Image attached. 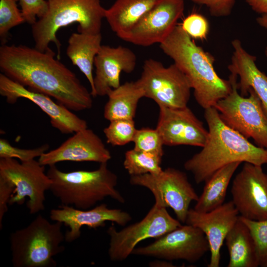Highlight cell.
<instances>
[{
	"instance_id": "obj_39",
	"label": "cell",
	"mask_w": 267,
	"mask_h": 267,
	"mask_svg": "<svg viewBox=\"0 0 267 267\" xmlns=\"http://www.w3.org/2000/svg\"><path fill=\"white\" fill-rule=\"evenodd\" d=\"M256 21L261 27L267 29V14L261 15L256 18Z\"/></svg>"
},
{
	"instance_id": "obj_27",
	"label": "cell",
	"mask_w": 267,
	"mask_h": 267,
	"mask_svg": "<svg viewBox=\"0 0 267 267\" xmlns=\"http://www.w3.org/2000/svg\"><path fill=\"white\" fill-rule=\"evenodd\" d=\"M162 157L133 148L125 154L123 165L130 176L157 174L163 170Z\"/></svg>"
},
{
	"instance_id": "obj_8",
	"label": "cell",
	"mask_w": 267,
	"mask_h": 267,
	"mask_svg": "<svg viewBox=\"0 0 267 267\" xmlns=\"http://www.w3.org/2000/svg\"><path fill=\"white\" fill-rule=\"evenodd\" d=\"M44 167L35 159L19 162L14 158H0V178L14 187L9 205H22L28 198L26 205L30 214L44 209L45 193L52 183Z\"/></svg>"
},
{
	"instance_id": "obj_5",
	"label": "cell",
	"mask_w": 267,
	"mask_h": 267,
	"mask_svg": "<svg viewBox=\"0 0 267 267\" xmlns=\"http://www.w3.org/2000/svg\"><path fill=\"white\" fill-rule=\"evenodd\" d=\"M46 13L32 25L35 47L41 51L49 48L50 43L57 49L60 59L61 43L56 34L62 27L78 23V32L81 33H101L105 9L100 0H47Z\"/></svg>"
},
{
	"instance_id": "obj_1",
	"label": "cell",
	"mask_w": 267,
	"mask_h": 267,
	"mask_svg": "<svg viewBox=\"0 0 267 267\" xmlns=\"http://www.w3.org/2000/svg\"><path fill=\"white\" fill-rule=\"evenodd\" d=\"M55 55L50 48L43 52L25 45L1 44L0 71L27 89L54 98L70 110L90 109L91 93Z\"/></svg>"
},
{
	"instance_id": "obj_24",
	"label": "cell",
	"mask_w": 267,
	"mask_h": 267,
	"mask_svg": "<svg viewBox=\"0 0 267 267\" xmlns=\"http://www.w3.org/2000/svg\"><path fill=\"white\" fill-rule=\"evenodd\" d=\"M224 241L229 254L228 267H259L256 246L250 229L240 219Z\"/></svg>"
},
{
	"instance_id": "obj_18",
	"label": "cell",
	"mask_w": 267,
	"mask_h": 267,
	"mask_svg": "<svg viewBox=\"0 0 267 267\" xmlns=\"http://www.w3.org/2000/svg\"><path fill=\"white\" fill-rule=\"evenodd\" d=\"M49 217L52 221L61 222L69 228L65 234V241L69 243L80 237L83 226L96 228L104 226L106 222L125 226L132 220L129 213L119 209H109L105 204L89 210L61 205L58 208L52 209Z\"/></svg>"
},
{
	"instance_id": "obj_37",
	"label": "cell",
	"mask_w": 267,
	"mask_h": 267,
	"mask_svg": "<svg viewBox=\"0 0 267 267\" xmlns=\"http://www.w3.org/2000/svg\"><path fill=\"white\" fill-rule=\"evenodd\" d=\"M252 9L261 15L267 14V0H245Z\"/></svg>"
},
{
	"instance_id": "obj_32",
	"label": "cell",
	"mask_w": 267,
	"mask_h": 267,
	"mask_svg": "<svg viewBox=\"0 0 267 267\" xmlns=\"http://www.w3.org/2000/svg\"><path fill=\"white\" fill-rule=\"evenodd\" d=\"M49 145L45 144L33 149H22L13 146L8 141L0 139V158H17L21 162L40 157L47 152Z\"/></svg>"
},
{
	"instance_id": "obj_30",
	"label": "cell",
	"mask_w": 267,
	"mask_h": 267,
	"mask_svg": "<svg viewBox=\"0 0 267 267\" xmlns=\"http://www.w3.org/2000/svg\"><path fill=\"white\" fill-rule=\"evenodd\" d=\"M137 150L151 153L163 157V141L162 136L155 129L144 128L136 130L133 141Z\"/></svg>"
},
{
	"instance_id": "obj_40",
	"label": "cell",
	"mask_w": 267,
	"mask_h": 267,
	"mask_svg": "<svg viewBox=\"0 0 267 267\" xmlns=\"http://www.w3.org/2000/svg\"><path fill=\"white\" fill-rule=\"evenodd\" d=\"M265 55H266V57L267 58V47H266V49H265Z\"/></svg>"
},
{
	"instance_id": "obj_35",
	"label": "cell",
	"mask_w": 267,
	"mask_h": 267,
	"mask_svg": "<svg viewBox=\"0 0 267 267\" xmlns=\"http://www.w3.org/2000/svg\"><path fill=\"white\" fill-rule=\"evenodd\" d=\"M205 5L212 16L220 17L229 15L237 0H190Z\"/></svg>"
},
{
	"instance_id": "obj_7",
	"label": "cell",
	"mask_w": 267,
	"mask_h": 267,
	"mask_svg": "<svg viewBox=\"0 0 267 267\" xmlns=\"http://www.w3.org/2000/svg\"><path fill=\"white\" fill-rule=\"evenodd\" d=\"M237 78L230 74L231 91L214 107L227 126L247 139H253L257 146L267 149V116L261 102L251 88L247 97L239 93Z\"/></svg>"
},
{
	"instance_id": "obj_19",
	"label": "cell",
	"mask_w": 267,
	"mask_h": 267,
	"mask_svg": "<svg viewBox=\"0 0 267 267\" xmlns=\"http://www.w3.org/2000/svg\"><path fill=\"white\" fill-rule=\"evenodd\" d=\"M111 158L110 151L92 130L85 129L74 133L57 148L39 157L41 164L55 165L63 161L107 163Z\"/></svg>"
},
{
	"instance_id": "obj_22",
	"label": "cell",
	"mask_w": 267,
	"mask_h": 267,
	"mask_svg": "<svg viewBox=\"0 0 267 267\" xmlns=\"http://www.w3.org/2000/svg\"><path fill=\"white\" fill-rule=\"evenodd\" d=\"M101 34L73 33L68 41L66 54L88 79L91 94L96 97L93 69L94 58L101 46Z\"/></svg>"
},
{
	"instance_id": "obj_38",
	"label": "cell",
	"mask_w": 267,
	"mask_h": 267,
	"mask_svg": "<svg viewBox=\"0 0 267 267\" xmlns=\"http://www.w3.org/2000/svg\"><path fill=\"white\" fill-rule=\"evenodd\" d=\"M150 266L151 267H174V265L171 262V261H156L153 262H151L149 264Z\"/></svg>"
},
{
	"instance_id": "obj_13",
	"label": "cell",
	"mask_w": 267,
	"mask_h": 267,
	"mask_svg": "<svg viewBox=\"0 0 267 267\" xmlns=\"http://www.w3.org/2000/svg\"><path fill=\"white\" fill-rule=\"evenodd\" d=\"M230 192L241 217L254 221L267 219V174L262 166L245 162L233 179Z\"/></svg>"
},
{
	"instance_id": "obj_10",
	"label": "cell",
	"mask_w": 267,
	"mask_h": 267,
	"mask_svg": "<svg viewBox=\"0 0 267 267\" xmlns=\"http://www.w3.org/2000/svg\"><path fill=\"white\" fill-rule=\"evenodd\" d=\"M130 182L149 189L154 197V204L171 208L182 223L185 222L190 203L199 198L186 174L173 168L157 174L131 176Z\"/></svg>"
},
{
	"instance_id": "obj_28",
	"label": "cell",
	"mask_w": 267,
	"mask_h": 267,
	"mask_svg": "<svg viewBox=\"0 0 267 267\" xmlns=\"http://www.w3.org/2000/svg\"><path fill=\"white\" fill-rule=\"evenodd\" d=\"M136 130L134 119H117L110 121L103 132L108 143L123 146L133 141Z\"/></svg>"
},
{
	"instance_id": "obj_17",
	"label": "cell",
	"mask_w": 267,
	"mask_h": 267,
	"mask_svg": "<svg viewBox=\"0 0 267 267\" xmlns=\"http://www.w3.org/2000/svg\"><path fill=\"white\" fill-rule=\"evenodd\" d=\"M239 214L231 200L207 212L189 209L185 223L198 227L206 235L211 254L208 267L220 266L221 248L228 233L238 220Z\"/></svg>"
},
{
	"instance_id": "obj_2",
	"label": "cell",
	"mask_w": 267,
	"mask_h": 267,
	"mask_svg": "<svg viewBox=\"0 0 267 267\" xmlns=\"http://www.w3.org/2000/svg\"><path fill=\"white\" fill-rule=\"evenodd\" d=\"M208 136L202 149L186 161L184 169L192 173L195 182L206 181L215 173L230 163L267 164V149L250 142L227 126L215 107L204 109Z\"/></svg>"
},
{
	"instance_id": "obj_31",
	"label": "cell",
	"mask_w": 267,
	"mask_h": 267,
	"mask_svg": "<svg viewBox=\"0 0 267 267\" xmlns=\"http://www.w3.org/2000/svg\"><path fill=\"white\" fill-rule=\"evenodd\" d=\"M248 227L256 248L259 267H267V219L254 221L240 216Z\"/></svg>"
},
{
	"instance_id": "obj_33",
	"label": "cell",
	"mask_w": 267,
	"mask_h": 267,
	"mask_svg": "<svg viewBox=\"0 0 267 267\" xmlns=\"http://www.w3.org/2000/svg\"><path fill=\"white\" fill-rule=\"evenodd\" d=\"M181 26L192 39L205 40L209 31V25L206 17L197 13L186 17Z\"/></svg>"
},
{
	"instance_id": "obj_26",
	"label": "cell",
	"mask_w": 267,
	"mask_h": 267,
	"mask_svg": "<svg viewBox=\"0 0 267 267\" xmlns=\"http://www.w3.org/2000/svg\"><path fill=\"white\" fill-rule=\"evenodd\" d=\"M241 163L226 165L215 173L206 181L193 208L200 212L210 211L224 202L230 181Z\"/></svg>"
},
{
	"instance_id": "obj_23",
	"label": "cell",
	"mask_w": 267,
	"mask_h": 267,
	"mask_svg": "<svg viewBox=\"0 0 267 267\" xmlns=\"http://www.w3.org/2000/svg\"><path fill=\"white\" fill-rule=\"evenodd\" d=\"M159 0H116L105 9L104 18L111 30L124 40L139 20Z\"/></svg>"
},
{
	"instance_id": "obj_3",
	"label": "cell",
	"mask_w": 267,
	"mask_h": 267,
	"mask_svg": "<svg viewBox=\"0 0 267 267\" xmlns=\"http://www.w3.org/2000/svg\"><path fill=\"white\" fill-rule=\"evenodd\" d=\"M160 47L186 76L203 109L214 107L231 92L230 80L222 79L215 71L214 57L197 45L181 25L175 26Z\"/></svg>"
},
{
	"instance_id": "obj_34",
	"label": "cell",
	"mask_w": 267,
	"mask_h": 267,
	"mask_svg": "<svg viewBox=\"0 0 267 267\" xmlns=\"http://www.w3.org/2000/svg\"><path fill=\"white\" fill-rule=\"evenodd\" d=\"M21 8L25 22L32 25L38 19L42 17L48 9V3L45 0H15Z\"/></svg>"
},
{
	"instance_id": "obj_11",
	"label": "cell",
	"mask_w": 267,
	"mask_h": 267,
	"mask_svg": "<svg viewBox=\"0 0 267 267\" xmlns=\"http://www.w3.org/2000/svg\"><path fill=\"white\" fill-rule=\"evenodd\" d=\"M166 208L154 204L141 221L117 231L113 225L107 230L110 236L108 254L113 262L126 260L136 245L149 238H158L181 225Z\"/></svg>"
},
{
	"instance_id": "obj_14",
	"label": "cell",
	"mask_w": 267,
	"mask_h": 267,
	"mask_svg": "<svg viewBox=\"0 0 267 267\" xmlns=\"http://www.w3.org/2000/svg\"><path fill=\"white\" fill-rule=\"evenodd\" d=\"M184 7V0H159L123 40L142 46L161 44L177 25Z\"/></svg>"
},
{
	"instance_id": "obj_21",
	"label": "cell",
	"mask_w": 267,
	"mask_h": 267,
	"mask_svg": "<svg viewBox=\"0 0 267 267\" xmlns=\"http://www.w3.org/2000/svg\"><path fill=\"white\" fill-rule=\"evenodd\" d=\"M231 45L233 51L228 69L231 74L239 78L237 88L240 94L247 95L249 89H253L267 116V76L258 68L256 57L244 48L239 40H233Z\"/></svg>"
},
{
	"instance_id": "obj_4",
	"label": "cell",
	"mask_w": 267,
	"mask_h": 267,
	"mask_svg": "<svg viewBox=\"0 0 267 267\" xmlns=\"http://www.w3.org/2000/svg\"><path fill=\"white\" fill-rule=\"evenodd\" d=\"M49 167L46 174L52 182L49 190L62 205L88 210L108 197L121 203L125 202L116 188L118 177L108 169L107 163L91 171L64 172L55 165Z\"/></svg>"
},
{
	"instance_id": "obj_12",
	"label": "cell",
	"mask_w": 267,
	"mask_h": 267,
	"mask_svg": "<svg viewBox=\"0 0 267 267\" xmlns=\"http://www.w3.org/2000/svg\"><path fill=\"white\" fill-rule=\"evenodd\" d=\"M209 251V244L203 232L186 224L156 238L151 244L135 248L132 254L169 261L183 260L194 263Z\"/></svg>"
},
{
	"instance_id": "obj_9",
	"label": "cell",
	"mask_w": 267,
	"mask_h": 267,
	"mask_svg": "<svg viewBox=\"0 0 267 267\" xmlns=\"http://www.w3.org/2000/svg\"><path fill=\"white\" fill-rule=\"evenodd\" d=\"M136 81L144 90V97L154 100L159 107L187 106L192 88L186 76L174 63L166 67L158 60L146 59Z\"/></svg>"
},
{
	"instance_id": "obj_25",
	"label": "cell",
	"mask_w": 267,
	"mask_h": 267,
	"mask_svg": "<svg viewBox=\"0 0 267 267\" xmlns=\"http://www.w3.org/2000/svg\"><path fill=\"white\" fill-rule=\"evenodd\" d=\"M108 100L104 108V117L111 121L117 119H134L139 100L144 92L137 81L127 82L107 95Z\"/></svg>"
},
{
	"instance_id": "obj_6",
	"label": "cell",
	"mask_w": 267,
	"mask_h": 267,
	"mask_svg": "<svg viewBox=\"0 0 267 267\" xmlns=\"http://www.w3.org/2000/svg\"><path fill=\"white\" fill-rule=\"evenodd\" d=\"M63 223H51L41 215L27 226L9 237L11 262L14 267H53V258L63 252L65 240Z\"/></svg>"
},
{
	"instance_id": "obj_36",
	"label": "cell",
	"mask_w": 267,
	"mask_h": 267,
	"mask_svg": "<svg viewBox=\"0 0 267 267\" xmlns=\"http://www.w3.org/2000/svg\"><path fill=\"white\" fill-rule=\"evenodd\" d=\"M14 187L8 181L0 178V228H2V221L8 211V205L13 195Z\"/></svg>"
},
{
	"instance_id": "obj_15",
	"label": "cell",
	"mask_w": 267,
	"mask_h": 267,
	"mask_svg": "<svg viewBox=\"0 0 267 267\" xmlns=\"http://www.w3.org/2000/svg\"><path fill=\"white\" fill-rule=\"evenodd\" d=\"M0 94L11 104L20 98L31 101L48 116L51 126L63 134H74L88 128L86 120L64 105L54 102L48 95L26 88L2 73L0 74Z\"/></svg>"
},
{
	"instance_id": "obj_20",
	"label": "cell",
	"mask_w": 267,
	"mask_h": 267,
	"mask_svg": "<svg viewBox=\"0 0 267 267\" xmlns=\"http://www.w3.org/2000/svg\"><path fill=\"white\" fill-rule=\"evenodd\" d=\"M136 64V56L131 49L122 45L114 47L102 45L94 61L95 96L107 95L119 87L121 73H132Z\"/></svg>"
},
{
	"instance_id": "obj_29",
	"label": "cell",
	"mask_w": 267,
	"mask_h": 267,
	"mask_svg": "<svg viewBox=\"0 0 267 267\" xmlns=\"http://www.w3.org/2000/svg\"><path fill=\"white\" fill-rule=\"evenodd\" d=\"M25 22L15 0H0V38L5 44L9 30Z\"/></svg>"
},
{
	"instance_id": "obj_16",
	"label": "cell",
	"mask_w": 267,
	"mask_h": 267,
	"mask_svg": "<svg viewBox=\"0 0 267 267\" xmlns=\"http://www.w3.org/2000/svg\"><path fill=\"white\" fill-rule=\"evenodd\" d=\"M167 146L190 145L202 147L208 131L187 106L182 108L159 106L156 128Z\"/></svg>"
}]
</instances>
